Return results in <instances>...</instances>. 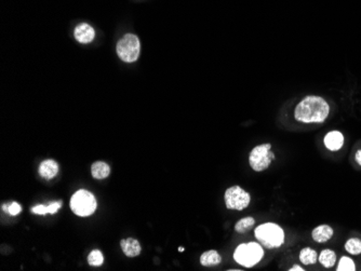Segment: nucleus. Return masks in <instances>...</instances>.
Listing matches in <instances>:
<instances>
[{
    "instance_id": "obj_5",
    "label": "nucleus",
    "mask_w": 361,
    "mask_h": 271,
    "mask_svg": "<svg viewBox=\"0 0 361 271\" xmlns=\"http://www.w3.org/2000/svg\"><path fill=\"white\" fill-rule=\"evenodd\" d=\"M117 54L125 62V63H133L140 57L141 44L138 36L133 34H127L121 40L117 43Z\"/></svg>"
},
{
    "instance_id": "obj_22",
    "label": "nucleus",
    "mask_w": 361,
    "mask_h": 271,
    "mask_svg": "<svg viewBox=\"0 0 361 271\" xmlns=\"http://www.w3.org/2000/svg\"><path fill=\"white\" fill-rule=\"evenodd\" d=\"M3 208L5 211H8V213L12 216H17L22 211V206L18 202H11L8 205L3 204Z\"/></svg>"
},
{
    "instance_id": "obj_16",
    "label": "nucleus",
    "mask_w": 361,
    "mask_h": 271,
    "mask_svg": "<svg viewBox=\"0 0 361 271\" xmlns=\"http://www.w3.org/2000/svg\"><path fill=\"white\" fill-rule=\"evenodd\" d=\"M318 260L321 265L326 268H331L335 265L336 261V254L335 252H333L332 250H324L323 252L320 253Z\"/></svg>"
},
{
    "instance_id": "obj_25",
    "label": "nucleus",
    "mask_w": 361,
    "mask_h": 271,
    "mask_svg": "<svg viewBox=\"0 0 361 271\" xmlns=\"http://www.w3.org/2000/svg\"><path fill=\"white\" fill-rule=\"evenodd\" d=\"M178 251L179 252H184V247H178Z\"/></svg>"
},
{
    "instance_id": "obj_11",
    "label": "nucleus",
    "mask_w": 361,
    "mask_h": 271,
    "mask_svg": "<svg viewBox=\"0 0 361 271\" xmlns=\"http://www.w3.org/2000/svg\"><path fill=\"white\" fill-rule=\"evenodd\" d=\"M120 246L125 256L128 257H137L141 254V251H142L140 242L133 238L122 239L120 241Z\"/></svg>"
},
{
    "instance_id": "obj_14",
    "label": "nucleus",
    "mask_w": 361,
    "mask_h": 271,
    "mask_svg": "<svg viewBox=\"0 0 361 271\" xmlns=\"http://www.w3.org/2000/svg\"><path fill=\"white\" fill-rule=\"evenodd\" d=\"M63 202L62 200L59 201H54V202H51L48 205H35L31 207V213L34 214H38V215H46V214H56L62 206Z\"/></svg>"
},
{
    "instance_id": "obj_15",
    "label": "nucleus",
    "mask_w": 361,
    "mask_h": 271,
    "mask_svg": "<svg viewBox=\"0 0 361 271\" xmlns=\"http://www.w3.org/2000/svg\"><path fill=\"white\" fill-rule=\"evenodd\" d=\"M222 261V257L215 250H210L200 256V264L205 267H213Z\"/></svg>"
},
{
    "instance_id": "obj_24",
    "label": "nucleus",
    "mask_w": 361,
    "mask_h": 271,
    "mask_svg": "<svg viewBox=\"0 0 361 271\" xmlns=\"http://www.w3.org/2000/svg\"><path fill=\"white\" fill-rule=\"evenodd\" d=\"M290 271H304L305 269H303L301 266H299V265H294V266H292L291 268H290L289 269Z\"/></svg>"
},
{
    "instance_id": "obj_23",
    "label": "nucleus",
    "mask_w": 361,
    "mask_h": 271,
    "mask_svg": "<svg viewBox=\"0 0 361 271\" xmlns=\"http://www.w3.org/2000/svg\"><path fill=\"white\" fill-rule=\"evenodd\" d=\"M355 159H356V161H357V164H358L359 166H361V149L356 152Z\"/></svg>"
},
{
    "instance_id": "obj_18",
    "label": "nucleus",
    "mask_w": 361,
    "mask_h": 271,
    "mask_svg": "<svg viewBox=\"0 0 361 271\" xmlns=\"http://www.w3.org/2000/svg\"><path fill=\"white\" fill-rule=\"evenodd\" d=\"M254 224L255 220L251 218V216H248V218H245L237 222L236 225H235V230H236L238 234H246L250 229H252Z\"/></svg>"
},
{
    "instance_id": "obj_6",
    "label": "nucleus",
    "mask_w": 361,
    "mask_h": 271,
    "mask_svg": "<svg viewBox=\"0 0 361 271\" xmlns=\"http://www.w3.org/2000/svg\"><path fill=\"white\" fill-rule=\"evenodd\" d=\"M270 144L258 145L252 149L249 157L250 167L256 172H262L268 169L272 161L275 160V153L272 152Z\"/></svg>"
},
{
    "instance_id": "obj_10",
    "label": "nucleus",
    "mask_w": 361,
    "mask_h": 271,
    "mask_svg": "<svg viewBox=\"0 0 361 271\" xmlns=\"http://www.w3.org/2000/svg\"><path fill=\"white\" fill-rule=\"evenodd\" d=\"M38 172L43 179L51 180L59 173V164L52 159H47L39 166Z\"/></svg>"
},
{
    "instance_id": "obj_3",
    "label": "nucleus",
    "mask_w": 361,
    "mask_h": 271,
    "mask_svg": "<svg viewBox=\"0 0 361 271\" xmlns=\"http://www.w3.org/2000/svg\"><path fill=\"white\" fill-rule=\"evenodd\" d=\"M264 256V250L261 244L255 242L242 243L234 252V259L239 265L251 268L255 266Z\"/></svg>"
},
{
    "instance_id": "obj_21",
    "label": "nucleus",
    "mask_w": 361,
    "mask_h": 271,
    "mask_svg": "<svg viewBox=\"0 0 361 271\" xmlns=\"http://www.w3.org/2000/svg\"><path fill=\"white\" fill-rule=\"evenodd\" d=\"M337 271H355L356 270V265L354 260L347 256H343L339 262V266H337Z\"/></svg>"
},
{
    "instance_id": "obj_4",
    "label": "nucleus",
    "mask_w": 361,
    "mask_h": 271,
    "mask_svg": "<svg viewBox=\"0 0 361 271\" xmlns=\"http://www.w3.org/2000/svg\"><path fill=\"white\" fill-rule=\"evenodd\" d=\"M97 200L92 193L88 190L80 189L76 191L70 199V208L78 215L85 218L92 215L97 210Z\"/></svg>"
},
{
    "instance_id": "obj_12",
    "label": "nucleus",
    "mask_w": 361,
    "mask_h": 271,
    "mask_svg": "<svg viewBox=\"0 0 361 271\" xmlns=\"http://www.w3.org/2000/svg\"><path fill=\"white\" fill-rule=\"evenodd\" d=\"M333 234L334 231L330 226L320 225L312 230L311 237L313 239V241H316L318 243H325L333 237Z\"/></svg>"
},
{
    "instance_id": "obj_9",
    "label": "nucleus",
    "mask_w": 361,
    "mask_h": 271,
    "mask_svg": "<svg viewBox=\"0 0 361 271\" xmlns=\"http://www.w3.org/2000/svg\"><path fill=\"white\" fill-rule=\"evenodd\" d=\"M325 145L329 150L337 151L340 150L344 145V135L339 131H331L325 136Z\"/></svg>"
},
{
    "instance_id": "obj_1",
    "label": "nucleus",
    "mask_w": 361,
    "mask_h": 271,
    "mask_svg": "<svg viewBox=\"0 0 361 271\" xmlns=\"http://www.w3.org/2000/svg\"><path fill=\"white\" fill-rule=\"evenodd\" d=\"M329 113L330 107L323 97L310 95L296 106L294 117L299 122L321 123L328 118Z\"/></svg>"
},
{
    "instance_id": "obj_19",
    "label": "nucleus",
    "mask_w": 361,
    "mask_h": 271,
    "mask_svg": "<svg viewBox=\"0 0 361 271\" xmlns=\"http://www.w3.org/2000/svg\"><path fill=\"white\" fill-rule=\"evenodd\" d=\"M345 250L351 255L361 254V240L358 238H351L345 243Z\"/></svg>"
},
{
    "instance_id": "obj_2",
    "label": "nucleus",
    "mask_w": 361,
    "mask_h": 271,
    "mask_svg": "<svg viewBox=\"0 0 361 271\" xmlns=\"http://www.w3.org/2000/svg\"><path fill=\"white\" fill-rule=\"evenodd\" d=\"M255 238L266 249H278L285 243V232L274 223H266L257 226L254 231Z\"/></svg>"
},
{
    "instance_id": "obj_20",
    "label": "nucleus",
    "mask_w": 361,
    "mask_h": 271,
    "mask_svg": "<svg viewBox=\"0 0 361 271\" xmlns=\"http://www.w3.org/2000/svg\"><path fill=\"white\" fill-rule=\"evenodd\" d=\"M88 262L90 266L93 267H100L103 265L104 256L100 250H93L88 256Z\"/></svg>"
},
{
    "instance_id": "obj_7",
    "label": "nucleus",
    "mask_w": 361,
    "mask_h": 271,
    "mask_svg": "<svg viewBox=\"0 0 361 271\" xmlns=\"http://www.w3.org/2000/svg\"><path fill=\"white\" fill-rule=\"evenodd\" d=\"M225 204L230 210L242 211L249 206L251 196L248 191L242 189L240 186H233L225 192Z\"/></svg>"
},
{
    "instance_id": "obj_8",
    "label": "nucleus",
    "mask_w": 361,
    "mask_h": 271,
    "mask_svg": "<svg viewBox=\"0 0 361 271\" xmlns=\"http://www.w3.org/2000/svg\"><path fill=\"white\" fill-rule=\"evenodd\" d=\"M74 36L76 40L80 43H90L96 36L93 27H91L87 23H82V24L78 25L74 30Z\"/></svg>"
},
{
    "instance_id": "obj_17",
    "label": "nucleus",
    "mask_w": 361,
    "mask_h": 271,
    "mask_svg": "<svg viewBox=\"0 0 361 271\" xmlns=\"http://www.w3.org/2000/svg\"><path fill=\"white\" fill-rule=\"evenodd\" d=\"M300 260L304 265H313L318 260V255L315 250L310 247H305L300 252Z\"/></svg>"
},
{
    "instance_id": "obj_13",
    "label": "nucleus",
    "mask_w": 361,
    "mask_h": 271,
    "mask_svg": "<svg viewBox=\"0 0 361 271\" xmlns=\"http://www.w3.org/2000/svg\"><path fill=\"white\" fill-rule=\"evenodd\" d=\"M91 174L97 180H104L111 174V168L105 162L98 161L91 166Z\"/></svg>"
}]
</instances>
